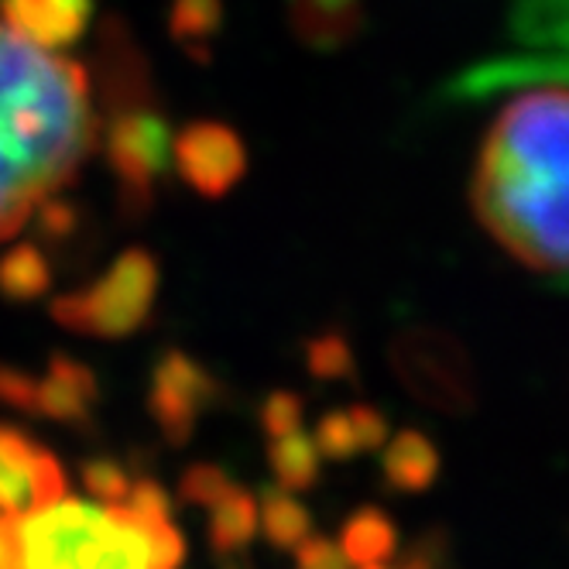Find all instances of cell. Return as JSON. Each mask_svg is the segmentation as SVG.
<instances>
[{
    "mask_svg": "<svg viewBox=\"0 0 569 569\" xmlns=\"http://www.w3.org/2000/svg\"><path fill=\"white\" fill-rule=\"evenodd\" d=\"M319 450L312 436H306L302 429L289 432V436H278L268 446V463L278 477V483L284 491H306L319 480Z\"/></svg>",
    "mask_w": 569,
    "mask_h": 569,
    "instance_id": "cell-21",
    "label": "cell"
},
{
    "mask_svg": "<svg viewBox=\"0 0 569 569\" xmlns=\"http://www.w3.org/2000/svg\"><path fill=\"white\" fill-rule=\"evenodd\" d=\"M511 28L521 46L562 52L566 42V0H515Z\"/></svg>",
    "mask_w": 569,
    "mask_h": 569,
    "instance_id": "cell-22",
    "label": "cell"
},
{
    "mask_svg": "<svg viewBox=\"0 0 569 569\" xmlns=\"http://www.w3.org/2000/svg\"><path fill=\"white\" fill-rule=\"evenodd\" d=\"M439 477V450L422 432H398L385 446V480L398 495H419Z\"/></svg>",
    "mask_w": 569,
    "mask_h": 569,
    "instance_id": "cell-15",
    "label": "cell"
},
{
    "mask_svg": "<svg viewBox=\"0 0 569 569\" xmlns=\"http://www.w3.org/2000/svg\"><path fill=\"white\" fill-rule=\"evenodd\" d=\"M21 569H151L148 518L76 498L28 511Z\"/></svg>",
    "mask_w": 569,
    "mask_h": 569,
    "instance_id": "cell-3",
    "label": "cell"
},
{
    "mask_svg": "<svg viewBox=\"0 0 569 569\" xmlns=\"http://www.w3.org/2000/svg\"><path fill=\"white\" fill-rule=\"evenodd\" d=\"M97 401H100V385L93 371L66 353H52L46 378L34 381V416L76 426L93 416Z\"/></svg>",
    "mask_w": 569,
    "mask_h": 569,
    "instance_id": "cell-12",
    "label": "cell"
},
{
    "mask_svg": "<svg viewBox=\"0 0 569 569\" xmlns=\"http://www.w3.org/2000/svg\"><path fill=\"white\" fill-rule=\"evenodd\" d=\"M566 79V62L562 52L552 56H505L495 62H480L473 69H467L463 76H457L453 83V97L460 100H483L501 90H521V87H542V83H556L562 87Z\"/></svg>",
    "mask_w": 569,
    "mask_h": 569,
    "instance_id": "cell-11",
    "label": "cell"
},
{
    "mask_svg": "<svg viewBox=\"0 0 569 569\" xmlns=\"http://www.w3.org/2000/svg\"><path fill=\"white\" fill-rule=\"evenodd\" d=\"M93 141L87 69L0 24V240L76 179Z\"/></svg>",
    "mask_w": 569,
    "mask_h": 569,
    "instance_id": "cell-1",
    "label": "cell"
},
{
    "mask_svg": "<svg viewBox=\"0 0 569 569\" xmlns=\"http://www.w3.org/2000/svg\"><path fill=\"white\" fill-rule=\"evenodd\" d=\"M207 511H210V546L220 556H237L240 549L251 546L258 532V501L240 483H230Z\"/></svg>",
    "mask_w": 569,
    "mask_h": 569,
    "instance_id": "cell-16",
    "label": "cell"
},
{
    "mask_svg": "<svg viewBox=\"0 0 569 569\" xmlns=\"http://www.w3.org/2000/svg\"><path fill=\"white\" fill-rule=\"evenodd\" d=\"M49 284H52L49 258L34 243H21V248L0 258V296L8 302L42 299L49 292Z\"/></svg>",
    "mask_w": 569,
    "mask_h": 569,
    "instance_id": "cell-20",
    "label": "cell"
},
{
    "mask_svg": "<svg viewBox=\"0 0 569 569\" xmlns=\"http://www.w3.org/2000/svg\"><path fill=\"white\" fill-rule=\"evenodd\" d=\"M0 569H21V515L0 511Z\"/></svg>",
    "mask_w": 569,
    "mask_h": 569,
    "instance_id": "cell-30",
    "label": "cell"
},
{
    "mask_svg": "<svg viewBox=\"0 0 569 569\" xmlns=\"http://www.w3.org/2000/svg\"><path fill=\"white\" fill-rule=\"evenodd\" d=\"M309 371L316 378H353V353L343 337H316L309 343Z\"/></svg>",
    "mask_w": 569,
    "mask_h": 569,
    "instance_id": "cell-24",
    "label": "cell"
},
{
    "mask_svg": "<svg viewBox=\"0 0 569 569\" xmlns=\"http://www.w3.org/2000/svg\"><path fill=\"white\" fill-rule=\"evenodd\" d=\"M172 158L179 176L207 199L227 196L248 172V148L227 124L199 120L172 138Z\"/></svg>",
    "mask_w": 569,
    "mask_h": 569,
    "instance_id": "cell-9",
    "label": "cell"
},
{
    "mask_svg": "<svg viewBox=\"0 0 569 569\" xmlns=\"http://www.w3.org/2000/svg\"><path fill=\"white\" fill-rule=\"evenodd\" d=\"M223 28V0H172L169 31L176 42L199 62L210 59L213 38Z\"/></svg>",
    "mask_w": 569,
    "mask_h": 569,
    "instance_id": "cell-18",
    "label": "cell"
},
{
    "mask_svg": "<svg viewBox=\"0 0 569 569\" xmlns=\"http://www.w3.org/2000/svg\"><path fill=\"white\" fill-rule=\"evenodd\" d=\"M566 93L536 87L505 107L473 176V210L508 254L532 271L566 274Z\"/></svg>",
    "mask_w": 569,
    "mask_h": 569,
    "instance_id": "cell-2",
    "label": "cell"
},
{
    "mask_svg": "<svg viewBox=\"0 0 569 569\" xmlns=\"http://www.w3.org/2000/svg\"><path fill=\"white\" fill-rule=\"evenodd\" d=\"M154 299L158 264L144 248H131L87 289L59 296L52 302V319L72 333L120 340L144 327Z\"/></svg>",
    "mask_w": 569,
    "mask_h": 569,
    "instance_id": "cell-5",
    "label": "cell"
},
{
    "mask_svg": "<svg viewBox=\"0 0 569 569\" xmlns=\"http://www.w3.org/2000/svg\"><path fill=\"white\" fill-rule=\"evenodd\" d=\"M0 18L34 46L66 49L87 31L93 0H0Z\"/></svg>",
    "mask_w": 569,
    "mask_h": 569,
    "instance_id": "cell-10",
    "label": "cell"
},
{
    "mask_svg": "<svg viewBox=\"0 0 569 569\" xmlns=\"http://www.w3.org/2000/svg\"><path fill=\"white\" fill-rule=\"evenodd\" d=\"M66 498L59 460L14 426H0V511H38Z\"/></svg>",
    "mask_w": 569,
    "mask_h": 569,
    "instance_id": "cell-8",
    "label": "cell"
},
{
    "mask_svg": "<svg viewBox=\"0 0 569 569\" xmlns=\"http://www.w3.org/2000/svg\"><path fill=\"white\" fill-rule=\"evenodd\" d=\"M292 28L312 49H340L360 31V0H292Z\"/></svg>",
    "mask_w": 569,
    "mask_h": 569,
    "instance_id": "cell-14",
    "label": "cell"
},
{
    "mask_svg": "<svg viewBox=\"0 0 569 569\" xmlns=\"http://www.w3.org/2000/svg\"><path fill=\"white\" fill-rule=\"evenodd\" d=\"M395 371L416 398L442 412H463L473 401L470 363L442 333H409L395 343Z\"/></svg>",
    "mask_w": 569,
    "mask_h": 569,
    "instance_id": "cell-6",
    "label": "cell"
},
{
    "mask_svg": "<svg viewBox=\"0 0 569 569\" xmlns=\"http://www.w3.org/2000/svg\"><path fill=\"white\" fill-rule=\"evenodd\" d=\"M340 549L350 559V566H381L395 556L398 549V532L395 521L381 508H360L340 536Z\"/></svg>",
    "mask_w": 569,
    "mask_h": 569,
    "instance_id": "cell-17",
    "label": "cell"
},
{
    "mask_svg": "<svg viewBox=\"0 0 569 569\" xmlns=\"http://www.w3.org/2000/svg\"><path fill=\"white\" fill-rule=\"evenodd\" d=\"M217 378L182 350H166L154 360L148 385V412L172 446H186L196 432V422L217 405Z\"/></svg>",
    "mask_w": 569,
    "mask_h": 569,
    "instance_id": "cell-7",
    "label": "cell"
},
{
    "mask_svg": "<svg viewBox=\"0 0 569 569\" xmlns=\"http://www.w3.org/2000/svg\"><path fill=\"white\" fill-rule=\"evenodd\" d=\"M363 569H385V562L381 566H363Z\"/></svg>",
    "mask_w": 569,
    "mask_h": 569,
    "instance_id": "cell-31",
    "label": "cell"
},
{
    "mask_svg": "<svg viewBox=\"0 0 569 569\" xmlns=\"http://www.w3.org/2000/svg\"><path fill=\"white\" fill-rule=\"evenodd\" d=\"M103 158L117 179L124 210L141 213L154 199V182L172 166V124L169 117L148 103L144 90L107 97Z\"/></svg>",
    "mask_w": 569,
    "mask_h": 569,
    "instance_id": "cell-4",
    "label": "cell"
},
{
    "mask_svg": "<svg viewBox=\"0 0 569 569\" xmlns=\"http://www.w3.org/2000/svg\"><path fill=\"white\" fill-rule=\"evenodd\" d=\"M296 569H350V559L343 556L337 542L309 536L296 549Z\"/></svg>",
    "mask_w": 569,
    "mask_h": 569,
    "instance_id": "cell-29",
    "label": "cell"
},
{
    "mask_svg": "<svg viewBox=\"0 0 569 569\" xmlns=\"http://www.w3.org/2000/svg\"><path fill=\"white\" fill-rule=\"evenodd\" d=\"M233 480L227 477V470H220V467H213V463H196V467H189L186 473H182V480H179V495H182V501H189V505H199V508H210L227 487H230Z\"/></svg>",
    "mask_w": 569,
    "mask_h": 569,
    "instance_id": "cell-25",
    "label": "cell"
},
{
    "mask_svg": "<svg viewBox=\"0 0 569 569\" xmlns=\"http://www.w3.org/2000/svg\"><path fill=\"white\" fill-rule=\"evenodd\" d=\"M258 521H261L264 539L281 552H296L309 539V528H312V518L306 505L296 501V491H264Z\"/></svg>",
    "mask_w": 569,
    "mask_h": 569,
    "instance_id": "cell-19",
    "label": "cell"
},
{
    "mask_svg": "<svg viewBox=\"0 0 569 569\" xmlns=\"http://www.w3.org/2000/svg\"><path fill=\"white\" fill-rule=\"evenodd\" d=\"M261 429L268 439H278V436H289L296 429H302V398L292 395V391H271L264 401H261Z\"/></svg>",
    "mask_w": 569,
    "mask_h": 569,
    "instance_id": "cell-26",
    "label": "cell"
},
{
    "mask_svg": "<svg viewBox=\"0 0 569 569\" xmlns=\"http://www.w3.org/2000/svg\"><path fill=\"white\" fill-rule=\"evenodd\" d=\"M312 442L319 457L327 460H350L357 453H375L388 442V419L371 405H350L319 419Z\"/></svg>",
    "mask_w": 569,
    "mask_h": 569,
    "instance_id": "cell-13",
    "label": "cell"
},
{
    "mask_svg": "<svg viewBox=\"0 0 569 569\" xmlns=\"http://www.w3.org/2000/svg\"><path fill=\"white\" fill-rule=\"evenodd\" d=\"M79 473H83V483H87V491L100 501V505H124L128 491H131V477L128 470L120 467L117 460L110 457H93L87 460L83 467H79Z\"/></svg>",
    "mask_w": 569,
    "mask_h": 569,
    "instance_id": "cell-23",
    "label": "cell"
},
{
    "mask_svg": "<svg viewBox=\"0 0 569 569\" xmlns=\"http://www.w3.org/2000/svg\"><path fill=\"white\" fill-rule=\"evenodd\" d=\"M120 508L144 515V518H172L169 495L161 491V483H154V480H131V491Z\"/></svg>",
    "mask_w": 569,
    "mask_h": 569,
    "instance_id": "cell-28",
    "label": "cell"
},
{
    "mask_svg": "<svg viewBox=\"0 0 569 569\" xmlns=\"http://www.w3.org/2000/svg\"><path fill=\"white\" fill-rule=\"evenodd\" d=\"M0 405L34 416V378L11 368V363H0Z\"/></svg>",
    "mask_w": 569,
    "mask_h": 569,
    "instance_id": "cell-27",
    "label": "cell"
}]
</instances>
